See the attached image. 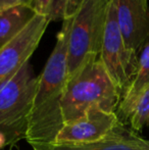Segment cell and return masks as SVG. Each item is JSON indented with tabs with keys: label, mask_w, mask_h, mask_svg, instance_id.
Returning a JSON list of instances; mask_svg holds the SVG:
<instances>
[{
	"label": "cell",
	"mask_w": 149,
	"mask_h": 150,
	"mask_svg": "<svg viewBox=\"0 0 149 150\" xmlns=\"http://www.w3.org/2000/svg\"><path fill=\"white\" fill-rule=\"evenodd\" d=\"M71 26L72 18L62 22L53 50L38 77L25 137L33 150L51 149L64 125L62 100L68 83Z\"/></svg>",
	"instance_id": "cell-1"
},
{
	"label": "cell",
	"mask_w": 149,
	"mask_h": 150,
	"mask_svg": "<svg viewBox=\"0 0 149 150\" xmlns=\"http://www.w3.org/2000/svg\"><path fill=\"white\" fill-rule=\"evenodd\" d=\"M121 100V93L100 58H91L66 83L62 100L64 122L92 108L117 113Z\"/></svg>",
	"instance_id": "cell-2"
},
{
	"label": "cell",
	"mask_w": 149,
	"mask_h": 150,
	"mask_svg": "<svg viewBox=\"0 0 149 150\" xmlns=\"http://www.w3.org/2000/svg\"><path fill=\"white\" fill-rule=\"evenodd\" d=\"M110 0H82L72 18L68 42V81L87 60L99 57Z\"/></svg>",
	"instance_id": "cell-3"
},
{
	"label": "cell",
	"mask_w": 149,
	"mask_h": 150,
	"mask_svg": "<svg viewBox=\"0 0 149 150\" xmlns=\"http://www.w3.org/2000/svg\"><path fill=\"white\" fill-rule=\"evenodd\" d=\"M38 84L31 61H27L0 86V134L11 145L25 139L28 115Z\"/></svg>",
	"instance_id": "cell-4"
},
{
	"label": "cell",
	"mask_w": 149,
	"mask_h": 150,
	"mask_svg": "<svg viewBox=\"0 0 149 150\" xmlns=\"http://www.w3.org/2000/svg\"><path fill=\"white\" fill-rule=\"evenodd\" d=\"M99 58L123 98L137 73L139 54L126 45L117 25V13L112 0Z\"/></svg>",
	"instance_id": "cell-5"
},
{
	"label": "cell",
	"mask_w": 149,
	"mask_h": 150,
	"mask_svg": "<svg viewBox=\"0 0 149 150\" xmlns=\"http://www.w3.org/2000/svg\"><path fill=\"white\" fill-rule=\"evenodd\" d=\"M49 24L47 18L37 14L14 39L0 49V86L30 60Z\"/></svg>",
	"instance_id": "cell-6"
},
{
	"label": "cell",
	"mask_w": 149,
	"mask_h": 150,
	"mask_svg": "<svg viewBox=\"0 0 149 150\" xmlns=\"http://www.w3.org/2000/svg\"><path fill=\"white\" fill-rule=\"evenodd\" d=\"M121 122L115 112L89 109L82 117L64 122L54 145L82 144L101 140Z\"/></svg>",
	"instance_id": "cell-7"
},
{
	"label": "cell",
	"mask_w": 149,
	"mask_h": 150,
	"mask_svg": "<svg viewBox=\"0 0 149 150\" xmlns=\"http://www.w3.org/2000/svg\"><path fill=\"white\" fill-rule=\"evenodd\" d=\"M112 3L126 45L140 54L149 40L148 0H112Z\"/></svg>",
	"instance_id": "cell-8"
},
{
	"label": "cell",
	"mask_w": 149,
	"mask_h": 150,
	"mask_svg": "<svg viewBox=\"0 0 149 150\" xmlns=\"http://www.w3.org/2000/svg\"><path fill=\"white\" fill-rule=\"evenodd\" d=\"M149 140H144L121 122L101 140L82 144H57L50 150H148Z\"/></svg>",
	"instance_id": "cell-9"
},
{
	"label": "cell",
	"mask_w": 149,
	"mask_h": 150,
	"mask_svg": "<svg viewBox=\"0 0 149 150\" xmlns=\"http://www.w3.org/2000/svg\"><path fill=\"white\" fill-rule=\"evenodd\" d=\"M149 85V40L143 46L139 54L138 69L136 76L132 82L131 86L128 89L121 100L119 108L117 110V115L123 124L128 122L129 113L133 102L140 92Z\"/></svg>",
	"instance_id": "cell-10"
},
{
	"label": "cell",
	"mask_w": 149,
	"mask_h": 150,
	"mask_svg": "<svg viewBox=\"0 0 149 150\" xmlns=\"http://www.w3.org/2000/svg\"><path fill=\"white\" fill-rule=\"evenodd\" d=\"M36 16L32 6H14L0 11V49L14 39Z\"/></svg>",
	"instance_id": "cell-11"
},
{
	"label": "cell",
	"mask_w": 149,
	"mask_h": 150,
	"mask_svg": "<svg viewBox=\"0 0 149 150\" xmlns=\"http://www.w3.org/2000/svg\"><path fill=\"white\" fill-rule=\"evenodd\" d=\"M81 3L82 0H34L32 7L49 22H64L75 16Z\"/></svg>",
	"instance_id": "cell-12"
},
{
	"label": "cell",
	"mask_w": 149,
	"mask_h": 150,
	"mask_svg": "<svg viewBox=\"0 0 149 150\" xmlns=\"http://www.w3.org/2000/svg\"><path fill=\"white\" fill-rule=\"evenodd\" d=\"M128 122L135 132L143 130L149 125V85L136 97L130 110Z\"/></svg>",
	"instance_id": "cell-13"
},
{
	"label": "cell",
	"mask_w": 149,
	"mask_h": 150,
	"mask_svg": "<svg viewBox=\"0 0 149 150\" xmlns=\"http://www.w3.org/2000/svg\"><path fill=\"white\" fill-rule=\"evenodd\" d=\"M34 0H0V11L14 6H32Z\"/></svg>",
	"instance_id": "cell-14"
},
{
	"label": "cell",
	"mask_w": 149,
	"mask_h": 150,
	"mask_svg": "<svg viewBox=\"0 0 149 150\" xmlns=\"http://www.w3.org/2000/svg\"><path fill=\"white\" fill-rule=\"evenodd\" d=\"M9 150H11V149H9Z\"/></svg>",
	"instance_id": "cell-15"
},
{
	"label": "cell",
	"mask_w": 149,
	"mask_h": 150,
	"mask_svg": "<svg viewBox=\"0 0 149 150\" xmlns=\"http://www.w3.org/2000/svg\"><path fill=\"white\" fill-rule=\"evenodd\" d=\"M148 150H149V148H148Z\"/></svg>",
	"instance_id": "cell-16"
}]
</instances>
